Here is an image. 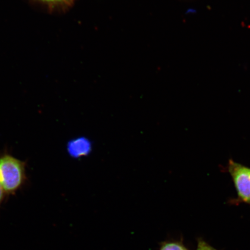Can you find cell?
<instances>
[{
    "mask_svg": "<svg viewBox=\"0 0 250 250\" xmlns=\"http://www.w3.org/2000/svg\"><path fill=\"white\" fill-rule=\"evenodd\" d=\"M159 250H189L182 241L168 240L161 244Z\"/></svg>",
    "mask_w": 250,
    "mask_h": 250,
    "instance_id": "5",
    "label": "cell"
},
{
    "mask_svg": "<svg viewBox=\"0 0 250 250\" xmlns=\"http://www.w3.org/2000/svg\"><path fill=\"white\" fill-rule=\"evenodd\" d=\"M67 149L71 157L78 158L88 154L91 145L87 139L78 138L70 141L67 144Z\"/></svg>",
    "mask_w": 250,
    "mask_h": 250,
    "instance_id": "3",
    "label": "cell"
},
{
    "mask_svg": "<svg viewBox=\"0 0 250 250\" xmlns=\"http://www.w3.org/2000/svg\"><path fill=\"white\" fill-rule=\"evenodd\" d=\"M228 171L237 191V198L234 203H245L250 205V168L230 159Z\"/></svg>",
    "mask_w": 250,
    "mask_h": 250,
    "instance_id": "2",
    "label": "cell"
},
{
    "mask_svg": "<svg viewBox=\"0 0 250 250\" xmlns=\"http://www.w3.org/2000/svg\"><path fill=\"white\" fill-rule=\"evenodd\" d=\"M5 192L4 189H3L1 185H0V206L1 205L3 202L4 201Z\"/></svg>",
    "mask_w": 250,
    "mask_h": 250,
    "instance_id": "7",
    "label": "cell"
},
{
    "mask_svg": "<svg viewBox=\"0 0 250 250\" xmlns=\"http://www.w3.org/2000/svg\"><path fill=\"white\" fill-rule=\"evenodd\" d=\"M26 180V164L11 155L0 156V185L7 195H14Z\"/></svg>",
    "mask_w": 250,
    "mask_h": 250,
    "instance_id": "1",
    "label": "cell"
},
{
    "mask_svg": "<svg viewBox=\"0 0 250 250\" xmlns=\"http://www.w3.org/2000/svg\"><path fill=\"white\" fill-rule=\"evenodd\" d=\"M196 250H217L201 238L198 240Z\"/></svg>",
    "mask_w": 250,
    "mask_h": 250,
    "instance_id": "6",
    "label": "cell"
},
{
    "mask_svg": "<svg viewBox=\"0 0 250 250\" xmlns=\"http://www.w3.org/2000/svg\"><path fill=\"white\" fill-rule=\"evenodd\" d=\"M50 9H64L73 4L74 0H35Z\"/></svg>",
    "mask_w": 250,
    "mask_h": 250,
    "instance_id": "4",
    "label": "cell"
}]
</instances>
